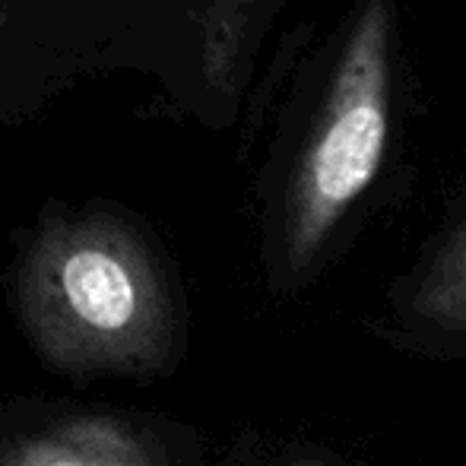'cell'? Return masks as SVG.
<instances>
[{
  "mask_svg": "<svg viewBox=\"0 0 466 466\" xmlns=\"http://www.w3.org/2000/svg\"><path fill=\"white\" fill-rule=\"evenodd\" d=\"M406 105L400 0H352L295 74L270 153L277 248L292 282L324 260L397 166Z\"/></svg>",
  "mask_w": 466,
  "mask_h": 466,
  "instance_id": "6da1fadb",
  "label": "cell"
},
{
  "mask_svg": "<svg viewBox=\"0 0 466 466\" xmlns=\"http://www.w3.org/2000/svg\"><path fill=\"white\" fill-rule=\"evenodd\" d=\"M23 327L51 369L149 378L168 369L178 314L149 235L115 207H48L16 273Z\"/></svg>",
  "mask_w": 466,
  "mask_h": 466,
  "instance_id": "7a4b0ae2",
  "label": "cell"
},
{
  "mask_svg": "<svg viewBox=\"0 0 466 466\" xmlns=\"http://www.w3.org/2000/svg\"><path fill=\"white\" fill-rule=\"evenodd\" d=\"M289 0H175V35L162 76L181 108L203 124L228 127L238 117L260 45Z\"/></svg>",
  "mask_w": 466,
  "mask_h": 466,
  "instance_id": "3957f363",
  "label": "cell"
},
{
  "mask_svg": "<svg viewBox=\"0 0 466 466\" xmlns=\"http://www.w3.org/2000/svg\"><path fill=\"white\" fill-rule=\"evenodd\" d=\"M74 0H0V121L35 108L108 55Z\"/></svg>",
  "mask_w": 466,
  "mask_h": 466,
  "instance_id": "277c9868",
  "label": "cell"
},
{
  "mask_svg": "<svg viewBox=\"0 0 466 466\" xmlns=\"http://www.w3.org/2000/svg\"><path fill=\"white\" fill-rule=\"evenodd\" d=\"M0 466H166V451L121 416H74L13 441Z\"/></svg>",
  "mask_w": 466,
  "mask_h": 466,
  "instance_id": "5b68a950",
  "label": "cell"
},
{
  "mask_svg": "<svg viewBox=\"0 0 466 466\" xmlns=\"http://www.w3.org/2000/svg\"><path fill=\"white\" fill-rule=\"evenodd\" d=\"M410 311L444 330L466 333V190L412 279Z\"/></svg>",
  "mask_w": 466,
  "mask_h": 466,
  "instance_id": "8992f818",
  "label": "cell"
},
{
  "mask_svg": "<svg viewBox=\"0 0 466 466\" xmlns=\"http://www.w3.org/2000/svg\"><path fill=\"white\" fill-rule=\"evenodd\" d=\"M292 466H327L324 461H314V457H311V461H299V463H292Z\"/></svg>",
  "mask_w": 466,
  "mask_h": 466,
  "instance_id": "52a82bcc",
  "label": "cell"
},
{
  "mask_svg": "<svg viewBox=\"0 0 466 466\" xmlns=\"http://www.w3.org/2000/svg\"><path fill=\"white\" fill-rule=\"evenodd\" d=\"M463 13H466V6H463Z\"/></svg>",
  "mask_w": 466,
  "mask_h": 466,
  "instance_id": "ba28073f",
  "label": "cell"
}]
</instances>
